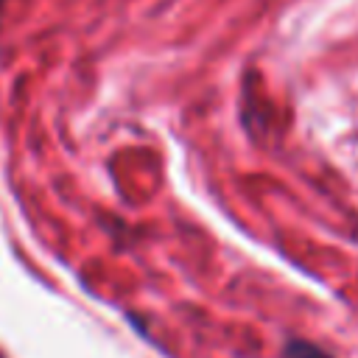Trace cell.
Returning a JSON list of instances; mask_svg holds the SVG:
<instances>
[{
  "label": "cell",
  "mask_w": 358,
  "mask_h": 358,
  "mask_svg": "<svg viewBox=\"0 0 358 358\" xmlns=\"http://www.w3.org/2000/svg\"><path fill=\"white\" fill-rule=\"evenodd\" d=\"M0 358H3V355H0Z\"/></svg>",
  "instance_id": "7a4b0ae2"
},
{
  "label": "cell",
  "mask_w": 358,
  "mask_h": 358,
  "mask_svg": "<svg viewBox=\"0 0 358 358\" xmlns=\"http://www.w3.org/2000/svg\"><path fill=\"white\" fill-rule=\"evenodd\" d=\"M285 355L288 358H330L324 350H319L316 344H308V341H288Z\"/></svg>",
  "instance_id": "6da1fadb"
}]
</instances>
